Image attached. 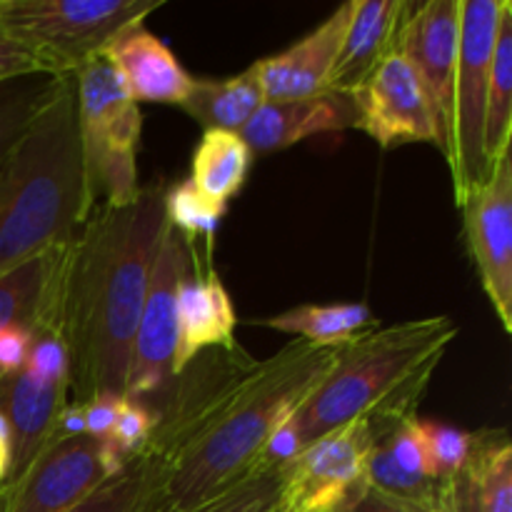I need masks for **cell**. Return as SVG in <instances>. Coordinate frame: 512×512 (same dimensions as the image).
Masks as SVG:
<instances>
[{"mask_svg": "<svg viewBox=\"0 0 512 512\" xmlns=\"http://www.w3.org/2000/svg\"><path fill=\"white\" fill-rule=\"evenodd\" d=\"M338 350L303 340L265 360L233 363L213 383H183L158 410L155 435L170 450V512H195L228 493L258 463L270 435L320 388Z\"/></svg>", "mask_w": 512, "mask_h": 512, "instance_id": "cell-1", "label": "cell"}, {"mask_svg": "<svg viewBox=\"0 0 512 512\" xmlns=\"http://www.w3.org/2000/svg\"><path fill=\"white\" fill-rule=\"evenodd\" d=\"M165 188H140L123 208L95 205L73 238L63 320L73 403L125 395L135 328L165 230Z\"/></svg>", "mask_w": 512, "mask_h": 512, "instance_id": "cell-2", "label": "cell"}, {"mask_svg": "<svg viewBox=\"0 0 512 512\" xmlns=\"http://www.w3.org/2000/svg\"><path fill=\"white\" fill-rule=\"evenodd\" d=\"M90 213L75 78H50L38 113L0 168V275L73 240Z\"/></svg>", "mask_w": 512, "mask_h": 512, "instance_id": "cell-3", "label": "cell"}, {"mask_svg": "<svg viewBox=\"0 0 512 512\" xmlns=\"http://www.w3.org/2000/svg\"><path fill=\"white\" fill-rule=\"evenodd\" d=\"M458 325L448 315L375 328L338 350L333 370L295 413L303 445L358 418L390 435L418 415L420 398L445 358Z\"/></svg>", "mask_w": 512, "mask_h": 512, "instance_id": "cell-4", "label": "cell"}, {"mask_svg": "<svg viewBox=\"0 0 512 512\" xmlns=\"http://www.w3.org/2000/svg\"><path fill=\"white\" fill-rule=\"evenodd\" d=\"M75 78L78 135L90 208H123L140 193L138 148L143 115L105 58L85 63Z\"/></svg>", "mask_w": 512, "mask_h": 512, "instance_id": "cell-5", "label": "cell"}, {"mask_svg": "<svg viewBox=\"0 0 512 512\" xmlns=\"http://www.w3.org/2000/svg\"><path fill=\"white\" fill-rule=\"evenodd\" d=\"M163 0H0V33L38 55L50 78H70Z\"/></svg>", "mask_w": 512, "mask_h": 512, "instance_id": "cell-6", "label": "cell"}, {"mask_svg": "<svg viewBox=\"0 0 512 512\" xmlns=\"http://www.w3.org/2000/svg\"><path fill=\"white\" fill-rule=\"evenodd\" d=\"M500 10L503 0H460L453 118H450L448 150L443 155L458 205L463 203L470 188L483 180V125Z\"/></svg>", "mask_w": 512, "mask_h": 512, "instance_id": "cell-7", "label": "cell"}, {"mask_svg": "<svg viewBox=\"0 0 512 512\" xmlns=\"http://www.w3.org/2000/svg\"><path fill=\"white\" fill-rule=\"evenodd\" d=\"M383 440L368 418L330 430L305 445L280 473L290 512H350L368 490V458Z\"/></svg>", "mask_w": 512, "mask_h": 512, "instance_id": "cell-8", "label": "cell"}, {"mask_svg": "<svg viewBox=\"0 0 512 512\" xmlns=\"http://www.w3.org/2000/svg\"><path fill=\"white\" fill-rule=\"evenodd\" d=\"M193 270V258L180 235L165 223L150 273L148 295L140 310L130 353L125 398L145 400L163 395L173 383L175 348H178V293Z\"/></svg>", "mask_w": 512, "mask_h": 512, "instance_id": "cell-9", "label": "cell"}, {"mask_svg": "<svg viewBox=\"0 0 512 512\" xmlns=\"http://www.w3.org/2000/svg\"><path fill=\"white\" fill-rule=\"evenodd\" d=\"M465 248L505 333H512V153L503 155L463 203Z\"/></svg>", "mask_w": 512, "mask_h": 512, "instance_id": "cell-10", "label": "cell"}, {"mask_svg": "<svg viewBox=\"0 0 512 512\" xmlns=\"http://www.w3.org/2000/svg\"><path fill=\"white\" fill-rule=\"evenodd\" d=\"M460 0H425L408 3L400 18L395 50L410 63L425 90L435 125L438 150L445 155L453 118V85L458 68Z\"/></svg>", "mask_w": 512, "mask_h": 512, "instance_id": "cell-11", "label": "cell"}, {"mask_svg": "<svg viewBox=\"0 0 512 512\" xmlns=\"http://www.w3.org/2000/svg\"><path fill=\"white\" fill-rule=\"evenodd\" d=\"M108 478L100 440L53 438L18 483L0 488V512H70Z\"/></svg>", "mask_w": 512, "mask_h": 512, "instance_id": "cell-12", "label": "cell"}, {"mask_svg": "<svg viewBox=\"0 0 512 512\" xmlns=\"http://www.w3.org/2000/svg\"><path fill=\"white\" fill-rule=\"evenodd\" d=\"M358 130L390 150L410 143L440 145L425 90L408 60L393 50L353 93Z\"/></svg>", "mask_w": 512, "mask_h": 512, "instance_id": "cell-13", "label": "cell"}, {"mask_svg": "<svg viewBox=\"0 0 512 512\" xmlns=\"http://www.w3.org/2000/svg\"><path fill=\"white\" fill-rule=\"evenodd\" d=\"M350 13H353V0L340 5L313 33L300 38L283 53L253 63L265 100L313 98L328 90Z\"/></svg>", "mask_w": 512, "mask_h": 512, "instance_id": "cell-14", "label": "cell"}, {"mask_svg": "<svg viewBox=\"0 0 512 512\" xmlns=\"http://www.w3.org/2000/svg\"><path fill=\"white\" fill-rule=\"evenodd\" d=\"M238 313L215 265H193L178 293V348L173 375L180 378L210 348L240 353Z\"/></svg>", "mask_w": 512, "mask_h": 512, "instance_id": "cell-15", "label": "cell"}, {"mask_svg": "<svg viewBox=\"0 0 512 512\" xmlns=\"http://www.w3.org/2000/svg\"><path fill=\"white\" fill-rule=\"evenodd\" d=\"M68 400V383L40 380L25 368L0 380V413L8 420L13 440L10 475L0 488L18 483L53 443L58 415L63 413Z\"/></svg>", "mask_w": 512, "mask_h": 512, "instance_id": "cell-16", "label": "cell"}, {"mask_svg": "<svg viewBox=\"0 0 512 512\" xmlns=\"http://www.w3.org/2000/svg\"><path fill=\"white\" fill-rule=\"evenodd\" d=\"M70 253L73 240L0 275V330H63Z\"/></svg>", "mask_w": 512, "mask_h": 512, "instance_id": "cell-17", "label": "cell"}, {"mask_svg": "<svg viewBox=\"0 0 512 512\" xmlns=\"http://www.w3.org/2000/svg\"><path fill=\"white\" fill-rule=\"evenodd\" d=\"M358 128V110L350 93L325 90L313 98L265 100L263 108L240 130V138L250 153H278L305 138L323 133Z\"/></svg>", "mask_w": 512, "mask_h": 512, "instance_id": "cell-18", "label": "cell"}, {"mask_svg": "<svg viewBox=\"0 0 512 512\" xmlns=\"http://www.w3.org/2000/svg\"><path fill=\"white\" fill-rule=\"evenodd\" d=\"M100 58L108 60L123 80L135 103L183 105L193 88V75L180 65L173 50L145 23L128 25L103 48Z\"/></svg>", "mask_w": 512, "mask_h": 512, "instance_id": "cell-19", "label": "cell"}, {"mask_svg": "<svg viewBox=\"0 0 512 512\" xmlns=\"http://www.w3.org/2000/svg\"><path fill=\"white\" fill-rule=\"evenodd\" d=\"M440 512H512V440L505 428L473 433L468 460L443 480Z\"/></svg>", "mask_w": 512, "mask_h": 512, "instance_id": "cell-20", "label": "cell"}, {"mask_svg": "<svg viewBox=\"0 0 512 512\" xmlns=\"http://www.w3.org/2000/svg\"><path fill=\"white\" fill-rule=\"evenodd\" d=\"M405 5L408 0H353L328 90L353 93L393 53Z\"/></svg>", "mask_w": 512, "mask_h": 512, "instance_id": "cell-21", "label": "cell"}, {"mask_svg": "<svg viewBox=\"0 0 512 512\" xmlns=\"http://www.w3.org/2000/svg\"><path fill=\"white\" fill-rule=\"evenodd\" d=\"M170 450L153 433L148 448L70 512H170Z\"/></svg>", "mask_w": 512, "mask_h": 512, "instance_id": "cell-22", "label": "cell"}, {"mask_svg": "<svg viewBox=\"0 0 512 512\" xmlns=\"http://www.w3.org/2000/svg\"><path fill=\"white\" fill-rule=\"evenodd\" d=\"M255 325L293 335L295 340L315 345V348L340 350L358 340L360 335L378 328V318L365 303H335V305H298L285 313L265 320H253Z\"/></svg>", "mask_w": 512, "mask_h": 512, "instance_id": "cell-23", "label": "cell"}, {"mask_svg": "<svg viewBox=\"0 0 512 512\" xmlns=\"http://www.w3.org/2000/svg\"><path fill=\"white\" fill-rule=\"evenodd\" d=\"M265 95L258 83L253 65L233 78L208 80L193 78L188 98L180 108L198 120L203 130H225L240 133L253 120V115L263 108Z\"/></svg>", "mask_w": 512, "mask_h": 512, "instance_id": "cell-24", "label": "cell"}, {"mask_svg": "<svg viewBox=\"0 0 512 512\" xmlns=\"http://www.w3.org/2000/svg\"><path fill=\"white\" fill-rule=\"evenodd\" d=\"M253 153L238 133L203 130L190 158V183L205 198L228 205L248 180Z\"/></svg>", "mask_w": 512, "mask_h": 512, "instance_id": "cell-25", "label": "cell"}, {"mask_svg": "<svg viewBox=\"0 0 512 512\" xmlns=\"http://www.w3.org/2000/svg\"><path fill=\"white\" fill-rule=\"evenodd\" d=\"M512 140V3L503 0L490 63L488 108L483 125V178L503 155L510 153Z\"/></svg>", "mask_w": 512, "mask_h": 512, "instance_id": "cell-26", "label": "cell"}, {"mask_svg": "<svg viewBox=\"0 0 512 512\" xmlns=\"http://www.w3.org/2000/svg\"><path fill=\"white\" fill-rule=\"evenodd\" d=\"M228 205L205 198L190 180L165 188V223L180 235L185 248L200 263L213 265V245Z\"/></svg>", "mask_w": 512, "mask_h": 512, "instance_id": "cell-27", "label": "cell"}, {"mask_svg": "<svg viewBox=\"0 0 512 512\" xmlns=\"http://www.w3.org/2000/svg\"><path fill=\"white\" fill-rule=\"evenodd\" d=\"M155 428H158V410L153 408V403L125 398L113 433L100 443L110 473L118 475L135 455L143 453L153 438Z\"/></svg>", "mask_w": 512, "mask_h": 512, "instance_id": "cell-28", "label": "cell"}, {"mask_svg": "<svg viewBox=\"0 0 512 512\" xmlns=\"http://www.w3.org/2000/svg\"><path fill=\"white\" fill-rule=\"evenodd\" d=\"M280 493H283V480L278 470L255 465L228 493L218 495L213 503L195 512H270L280 503Z\"/></svg>", "mask_w": 512, "mask_h": 512, "instance_id": "cell-29", "label": "cell"}, {"mask_svg": "<svg viewBox=\"0 0 512 512\" xmlns=\"http://www.w3.org/2000/svg\"><path fill=\"white\" fill-rule=\"evenodd\" d=\"M423 425V438L428 445V458L433 463L438 480H448L458 473L468 460L473 448V433L448 428V425L433 423V420H420Z\"/></svg>", "mask_w": 512, "mask_h": 512, "instance_id": "cell-30", "label": "cell"}, {"mask_svg": "<svg viewBox=\"0 0 512 512\" xmlns=\"http://www.w3.org/2000/svg\"><path fill=\"white\" fill-rule=\"evenodd\" d=\"M383 443L385 448H388L390 458L395 460V465H398L403 473L415 475V478L438 480L433 463H430L428 458V445H425L423 425H420L418 415L403 420L393 433L385 435ZM440 483H443V480H440Z\"/></svg>", "mask_w": 512, "mask_h": 512, "instance_id": "cell-31", "label": "cell"}, {"mask_svg": "<svg viewBox=\"0 0 512 512\" xmlns=\"http://www.w3.org/2000/svg\"><path fill=\"white\" fill-rule=\"evenodd\" d=\"M43 95L45 83L38 85V88H25L0 95V168H3L10 150L18 145V140L28 130L30 120L35 118L40 103H43Z\"/></svg>", "mask_w": 512, "mask_h": 512, "instance_id": "cell-32", "label": "cell"}, {"mask_svg": "<svg viewBox=\"0 0 512 512\" xmlns=\"http://www.w3.org/2000/svg\"><path fill=\"white\" fill-rule=\"evenodd\" d=\"M23 368L40 380L68 383V348H65L63 330H38V333H33Z\"/></svg>", "mask_w": 512, "mask_h": 512, "instance_id": "cell-33", "label": "cell"}, {"mask_svg": "<svg viewBox=\"0 0 512 512\" xmlns=\"http://www.w3.org/2000/svg\"><path fill=\"white\" fill-rule=\"evenodd\" d=\"M28 75H48V68H45L38 55H33L28 48L0 33V85L10 83V80L28 78Z\"/></svg>", "mask_w": 512, "mask_h": 512, "instance_id": "cell-34", "label": "cell"}, {"mask_svg": "<svg viewBox=\"0 0 512 512\" xmlns=\"http://www.w3.org/2000/svg\"><path fill=\"white\" fill-rule=\"evenodd\" d=\"M123 403H125V395H115V393L95 395V398H90L88 403H80L83 405L85 435L103 443V440L113 433L115 420H118Z\"/></svg>", "mask_w": 512, "mask_h": 512, "instance_id": "cell-35", "label": "cell"}, {"mask_svg": "<svg viewBox=\"0 0 512 512\" xmlns=\"http://www.w3.org/2000/svg\"><path fill=\"white\" fill-rule=\"evenodd\" d=\"M350 512H438V510L425 508V505L408 503V500L393 498V495H385L368 485L365 495L358 500V505H355Z\"/></svg>", "mask_w": 512, "mask_h": 512, "instance_id": "cell-36", "label": "cell"}, {"mask_svg": "<svg viewBox=\"0 0 512 512\" xmlns=\"http://www.w3.org/2000/svg\"><path fill=\"white\" fill-rule=\"evenodd\" d=\"M10 463H13V440H10L8 420L0 413V485H5L8 480Z\"/></svg>", "mask_w": 512, "mask_h": 512, "instance_id": "cell-37", "label": "cell"}, {"mask_svg": "<svg viewBox=\"0 0 512 512\" xmlns=\"http://www.w3.org/2000/svg\"><path fill=\"white\" fill-rule=\"evenodd\" d=\"M270 512H290V508H288V505H285V503H283V498H280V503H278V505H275V508H273V510H270Z\"/></svg>", "mask_w": 512, "mask_h": 512, "instance_id": "cell-38", "label": "cell"}]
</instances>
